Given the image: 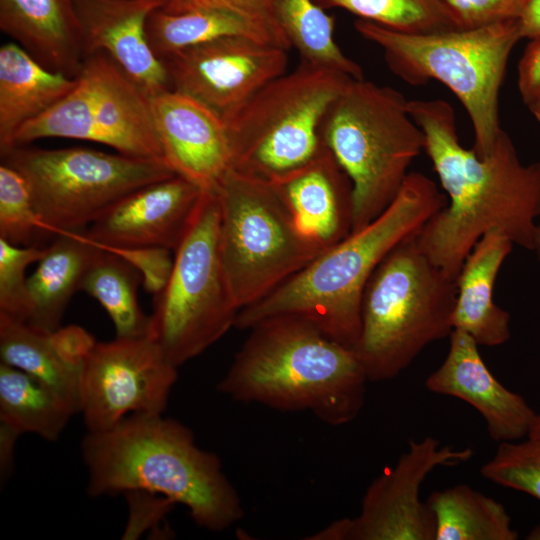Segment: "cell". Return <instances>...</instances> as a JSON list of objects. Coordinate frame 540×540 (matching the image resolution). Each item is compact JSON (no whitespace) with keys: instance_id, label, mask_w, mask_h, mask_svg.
Masks as SVG:
<instances>
[{"instance_id":"1","label":"cell","mask_w":540,"mask_h":540,"mask_svg":"<svg viewBox=\"0 0 540 540\" xmlns=\"http://www.w3.org/2000/svg\"><path fill=\"white\" fill-rule=\"evenodd\" d=\"M425 152L447 204L414 235L420 250L455 281L476 243L492 229L532 250L540 216V162L523 163L502 130L483 156L460 143L456 115L443 99L409 100Z\"/></svg>"},{"instance_id":"2","label":"cell","mask_w":540,"mask_h":540,"mask_svg":"<svg viewBox=\"0 0 540 540\" xmlns=\"http://www.w3.org/2000/svg\"><path fill=\"white\" fill-rule=\"evenodd\" d=\"M447 204L420 172H409L394 201L377 218L321 252L257 302L239 310L234 327L249 330L277 315L303 318L352 349L361 328L364 289L376 267Z\"/></svg>"},{"instance_id":"3","label":"cell","mask_w":540,"mask_h":540,"mask_svg":"<svg viewBox=\"0 0 540 540\" xmlns=\"http://www.w3.org/2000/svg\"><path fill=\"white\" fill-rule=\"evenodd\" d=\"M81 450L92 497L152 492L185 506L199 527L215 532L244 515L217 455L198 447L187 426L162 414H132L107 430L88 432Z\"/></svg>"},{"instance_id":"4","label":"cell","mask_w":540,"mask_h":540,"mask_svg":"<svg viewBox=\"0 0 540 540\" xmlns=\"http://www.w3.org/2000/svg\"><path fill=\"white\" fill-rule=\"evenodd\" d=\"M249 331L220 393L280 411H310L332 426L359 415L369 380L351 348L293 315L266 318Z\"/></svg>"},{"instance_id":"5","label":"cell","mask_w":540,"mask_h":540,"mask_svg":"<svg viewBox=\"0 0 540 540\" xmlns=\"http://www.w3.org/2000/svg\"><path fill=\"white\" fill-rule=\"evenodd\" d=\"M456 281L420 250L414 236L394 247L364 289L352 347L369 382L400 375L431 343L449 337Z\"/></svg>"},{"instance_id":"6","label":"cell","mask_w":540,"mask_h":540,"mask_svg":"<svg viewBox=\"0 0 540 540\" xmlns=\"http://www.w3.org/2000/svg\"><path fill=\"white\" fill-rule=\"evenodd\" d=\"M356 31L383 52L389 69L410 85L436 80L458 98L474 131V151L488 154L503 130L499 92L509 56L521 40L519 21L425 34L358 19Z\"/></svg>"},{"instance_id":"7","label":"cell","mask_w":540,"mask_h":540,"mask_svg":"<svg viewBox=\"0 0 540 540\" xmlns=\"http://www.w3.org/2000/svg\"><path fill=\"white\" fill-rule=\"evenodd\" d=\"M408 102L392 87L351 79L323 119L322 140L352 183V231L394 201L411 163L425 150Z\"/></svg>"},{"instance_id":"8","label":"cell","mask_w":540,"mask_h":540,"mask_svg":"<svg viewBox=\"0 0 540 540\" xmlns=\"http://www.w3.org/2000/svg\"><path fill=\"white\" fill-rule=\"evenodd\" d=\"M214 191L221 266L238 310L268 295L322 252L299 231L271 182L229 169Z\"/></svg>"},{"instance_id":"9","label":"cell","mask_w":540,"mask_h":540,"mask_svg":"<svg viewBox=\"0 0 540 540\" xmlns=\"http://www.w3.org/2000/svg\"><path fill=\"white\" fill-rule=\"evenodd\" d=\"M351 79L300 60L269 82L226 121L231 169L272 181L307 164L325 147L321 124Z\"/></svg>"},{"instance_id":"10","label":"cell","mask_w":540,"mask_h":540,"mask_svg":"<svg viewBox=\"0 0 540 540\" xmlns=\"http://www.w3.org/2000/svg\"><path fill=\"white\" fill-rule=\"evenodd\" d=\"M218 230L217 195L204 191L174 250L168 283L154 296L148 338L177 368L234 327L239 312L221 266Z\"/></svg>"},{"instance_id":"11","label":"cell","mask_w":540,"mask_h":540,"mask_svg":"<svg viewBox=\"0 0 540 540\" xmlns=\"http://www.w3.org/2000/svg\"><path fill=\"white\" fill-rule=\"evenodd\" d=\"M1 162L26 180L45 234L86 230L129 192L176 175L162 161L88 148L16 146Z\"/></svg>"},{"instance_id":"12","label":"cell","mask_w":540,"mask_h":540,"mask_svg":"<svg viewBox=\"0 0 540 540\" xmlns=\"http://www.w3.org/2000/svg\"><path fill=\"white\" fill-rule=\"evenodd\" d=\"M472 448L442 445L432 436L411 440L397 463L368 486L359 514L336 520L312 536L316 540H434L435 521L420 490L438 467L457 466Z\"/></svg>"},{"instance_id":"13","label":"cell","mask_w":540,"mask_h":540,"mask_svg":"<svg viewBox=\"0 0 540 540\" xmlns=\"http://www.w3.org/2000/svg\"><path fill=\"white\" fill-rule=\"evenodd\" d=\"M60 111L71 139L104 144L131 157L165 162L151 95L104 53L84 59L77 84L63 98Z\"/></svg>"},{"instance_id":"14","label":"cell","mask_w":540,"mask_h":540,"mask_svg":"<svg viewBox=\"0 0 540 540\" xmlns=\"http://www.w3.org/2000/svg\"><path fill=\"white\" fill-rule=\"evenodd\" d=\"M177 369L148 337L96 342L79 375V412L88 432L132 414H163Z\"/></svg>"},{"instance_id":"15","label":"cell","mask_w":540,"mask_h":540,"mask_svg":"<svg viewBox=\"0 0 540 540\" xmlns=\"http://www.w3.org/2000/svg\"><path fill=\"white\" fill-rule=\"evenodd\" d=\"M287 52L245 36H227L179 52L163 64L171 89L193 97L226 122L286 73Z\"/></svg>"},{"instance_id":"16","label":"cell","mask_w":540,"mask_h":540,"mask_svg":"<svg viewBox=\"0 0 540 540\" xmlns=\"http://www.w3.org/2000/svg\"><path fill=\"white\" fill-rule=\"evenodd\" d=\"M203 192L179 175L144 185L114 202L86 233L104 250L159 247L174 251Z\"/></svg>"},{"instance_id":"17","label":"cell","mask_w":540,"mask_h":540,"mask_svg":"<svg viewBox=\"0 0 540 540\" xmlns=\"http://www.w3.org/2000/svg\"><path fill=\"white\" fill-rule=\"evenodd\" d=\"M151 107L167 165L203 191L214 190L232 165L226 122L173 89L152 95Z\"/></svg>"},{"instance_id":"18","label":"cell","mask_w":540,"mask_h":540,"mask_svg":"<svg viewBox=\"0 0 540 540\" xmlns=\"http://www.w3.org/2000/svg\"><path fill=\"white\" fill-rule=\"evenodd\" d=\"M425 386L432 393L458 398L475 408L490 438L498 443L528 437L537 415L521 395L495 378L479 345L459 330L449 335L447 355L426 378Z\"/></svg>"},{"instance_id":"19","label":"cell","mask_w":540,"mask_h":540,"mask_svg":"<svg viewBox=\"0 0 540 540\" xmlns=\"http://www.w3.org/2000/svg\"><path fill=\"white\" fill-rule=\"evenodd\" d=\"M167 0H73L84 59L104 53L149 95L170 88L165 65L146 37L149 15Z\"/></svg>"},{"instance_id":"20","label":"cell","mask_w":540,"mask_h":540,"mask_svg":"<svg viewBox=\"0 0 540 540\" xmlns=\"http://www.w3.org/2000/svg\"><path fill=\"white\" fill-rule=\"evenodd\" d=\"M299 231L322 252L352 232V183L326 147L272 181Z\"/></svg>"},{"instance_id":"21","label":"cell","mask_w":540,"mask_h":540,"mask_svg":"<svg viewBox=\"0 0 540 540\" xmlns=\"http://www.w3.org/2000/svg\"><path fill=\"white\" fill-rule=\"evenodd\" d=\"M513 246L502 231H488L467 256L456 280L453 330L467 334L479 346H499L511 337L510 314L495 303L493 291Z\"/></svg>"},{"instance_id":"22","label":"cell","mask_w":540,"mask_h":540,"mask_svg":"<svg viewBox=\"0 0 540 540\" xmlns=\"http://www.w3.org/2000/svg\"><path fill=\"white\" fill-rule=\"evenodd\" d=\"M0 29L45 67L78 76L84 54L73 0H0Z\"/></svg>"},{"instance_id":"23","label":"cell","mask_w":540,"mask_h":540,"mask_svg":"<svg viewBox=\"0 0 540 540\" xmlns=\"http://www.w3.org/2000/svg\"><path fill=\"white\" fill-rule=\"evenodd\" d=\"M104 252L86 230L56 234L28 277L30 311L26 324L43 332L61 327L71 297Z\"/></svg>"},{"instance_id":"24","label":"cell","mask_w":540,"mask_h":540,"mask_svg":"<svg viewBox=\"0 0 540 540\" xmlns=\"http://www.w3.org/2000/svg\"><path fill=\"white\" fill-rule=\"evenodd\" d=\"M77 77L53 71L15 42L0 48V154L13 147L16 133L65 97Z\"/></svg>"},{"instance_id":"25","label":"cell","mask_w":540,"mask_h":540,"mask_svg":"<svg viewBox=\"0 0 540 540\" xmlns=\"http://www.w3.org/2000/svg\"><path fill=\"white\" fill-rule=\"evenodd\" d=\"M227 36H245L279 46L261 26L224 9L169 13L160 8L149 15L146 23L148 44L162 62L186 49Z\"/></svg>"},{"instance_id":"26","label":"cell","mask_w":540,"mask_h":540,"mask_svg":"<svg viewBox=\"0 0 540 540\" xmlns=\"http://www.w3.org/2000/svg\"><path fill=\"white\" fill-rule=\"evenodd\" d=\"M435 521L434 540H516L505 507L468 485L432 492L426 501Z\"/></svg>"},{"instance_id":"27","label":"cell","mask_w":540,"mask_h":540,"mask_svg":"<svg viewBox=\"0 0 540 540\" xmlns=\"http://www.w3.org/2000/svg\"><path fill=\"white\" fill-rule=\"evenodd\" d=\"M1 362L35 377L79 412L80 369L70 365L53 343L50 332L0 314Z\"/></svg>"},{"instance_id":"28","label":"cell","mask_w":540,"mask_h":540,"mask_svg":"<svg viewBox=\"0 0 540 540\" xmlns=\"http://www.w3.org/2000/svg\"><path fill=\"white\" fill-rule=\"evenodd\" d=\"M75 413L61 396L35 377L0 363V421L21 434L33 433L55 441Z\"/></svg>"},{"instance_id":"29","label":"cell","mask_w":540,"mask_h":540,"mask_svg":"<svg viewBox=\"0 0 540 540\" xmlns=\"http://www.w3.org/2000/svg\"><path fill=\"white\" fill-rule=\"evenodd\" d=\"M274 18L300 60L363 79L361 67L334 39V18L315 0H271Z\"/></svg>"},{"instance_id":"30","label":"cell","mask_w":540,"mask_h":540,"mask_svg":"<svg viewBox=\"0 0 540 540\" xmlns=\"http://www.w3.org/2000/svg\"><path fill=\"white\" fill-rule=\"evenodd\" d=\"M140 273L118 255L106 251L85 274L80 291L95 298L109 315L116 338L148 337L150 315L140 308Z\"/></svg>"},{"instance_id":"31","label":"cell","mask_w":540,"mask_h":540,"mask_svg":"<svg viewBox=\"0 0 540 540\" xmlns=\"http://www.w3.org/2000/svg\"><path fill=\"white\" fill-rule=\"evenodd\" d=\"M392 30L425 34L461 28L443 0H315Z\"/></svg>"},{"instance_id":"32","label":"cell","mask_w":540,"mask_h":540,"mask_svg":"<svg viewBox=\"0 0 540 540\" xmlns=\"http://www.w3.org/2000/svg\"><path fill=\"white\" fill-rule=\"evenodd\" d=\"M480 473L488 481L540 500V437L499 443Z\"/></svg>"},{"instance_id":"33","label":"cell","mask_w":540,"mask_h":540,"mask_svg":"<svg viewBox=\"0 0 540 540\" xmlns=\"http://www.w3.org/2000/svg\"><path fill=\"white\" fill-rule=\"evenodd\" d=\"M39 234L45 232L26 180L1 162L0 238L14 245L29 246Z\"/></svg>"},{"instance_id":"34","label":"cell","mask_w":540,"mask_h":540,"mask_svg":"<svg viewBox=\"0 0 540 540\" xmlns=\"http://www.w3.org/2000/svg\"><path fill=\"white\" fill-rule=\"evenodd\" d=\"M46 247L18 246L0 238V314L26 323L30 311V296L26 269L37 263Z\"/></svg>"},{"instance_id":"35","label":"cell","mask_w":540,"mask_h":540,"mask_svg":"<svg viewBox=\"0 0 540 540\" xmlns=\"http://www.w3.org/2000/svg\"><path fill=\"white\" fill-rule=\"evenodd\" d=\"M161 9L169 13L199 9L229 10L261 26L282 48L289 50L291 47L274 18L271 0H167Z\"/></svg>"},{"instance_id":"36","label":"cell","mask_w":540,"mask_h":540,"mask_svg":"<svg viewBox=\"0 0 540 540\" xmlns=\"http://www.w3.org/2000/svg\"><path fill=\"white\" fill-rule=\"evenodd\" d=\"M112 252L130 265L141 275L145 290L153 297L158 295L168 283L174 256L171 250L159 247L110 248Z\"/></svg>"},{"instance_id":"37","label":"cell","mask_w":540,"mask_h":540,"mask_svg":"<svg viewBox=\"0 0 540 540\" xmlns=\"http://www.w3.org/2000/svg\"><path fill=\"white\" fill-rule=\"evenodd\" d=\"M461 28L519 19L526 0H443Z\"/></svg>"},{"instance_id":"38","label":"cell","mask_w":540,"mask_h":540,"mask_svg":"<svg viewBox=\"0 0 540 540\" xmlns=\"http://www.w3.org/2000/svg\"><path fill=\"white\" fill-rule=\"evenodd\" d=\"M129 505V521L123 539H136L145 530L159 524L176 503L152 492L132 490L124 493Z\"/></svg>"},{"instance_id":"39","label":"cell","mask_w":540,"mask_h":540,"mask_svg":"<svg viewBox=\"0 0 540 540\" xmlns=\"http://www.w3.org/2000/svg\"><path fill=\"white\" fill-rule=\"evenodd\" d=\"M50 336L65 361L79 369L97 342L88 331L77 325L59 327L50 332Z\"/></svg>"},{"instance_id":"40","label":"cell","mask_w":540,"mask_h":540,"mask_svg":"<svg viewBox=\"0 0 540 540\" xmlns=\"http://www.w3.org/2000/svg\"><path fill=\"white\" fill-rule=\"evenodd\" d=\"M518 64V90L527 107L540 99V36L529 39Z\"/></svg>"},{"instance_id":"41","label":"cell","mask_w":540,"mask_h":540,"mask_svg":"<svg viewBox=\"0 0 540 540\" xmlns=\"http://www.w3.org/2000/svg\"><path fill=\"white\" fill-rule=\"evenodd\" d=\"M21 433L0 421V476L1 481H6L10 476L14 465V449L17 438Z\"/></svg>"},{"instance_id":"42","label":"cell","mask_w":540,"mask_h":540,"mask_svg":"<svg viewBox=\"0 0 540 540\" xmlns=\"http://www.w3.org/2000/svg\"><path fill=\"white\" fill-rule=\"evenodd\" d=\"M518 21L521 39L540 36V0H526Z\"/></svg>"},{"instance_id":"43","label":"cell","mask_w":540,"mask_h":540,"mask_svg":"<svg viewBox=\"0 0 540 540\" xmlns=\"http://www.w3.org/2000/svg\"><path fill=\"white\" fill-rule=\"evenodd\" d=\"M531 251L535 253L537 260L540 264V223H538L536 227V231L533 238V246H532Z\"/></svg>"},{"instance_id":"44","label":"cell","mask_w":540,"mask_h":540,"mask_svg":"<svg viewBox=\"0 0 540 540\" xmlns=\"http://www.w3.org/2000/svg\"><path fill=\"white\" fill-rule=\"evenodd\" d=\"M528 437H540V413L536 415L532 429Z\"/></svg>"},{"instance_id":"45","label":"cell","mask_w":540,"mask_h":540,"mask_svg":"<svg viewBox=\"0 0 540 540\" xmlns=\"http://www.w3.org/2000/svg\"><path fill=\"white\" fill-rule=\"evenodd\" d=\"M529 540H540V524L535 526L526 537Z\"/></svg>"},{"instance_id":"46","label":"cell","mask_w":540,"mask_h":540,"mask_svg":"<svg viewBox=\"0 0 540 540\" xmlns=\"http://www.w3.org/2000/svg\"><path fill=\"white\" fill-rule=\"evenodd\" d=\"M529 110L534 117L540 122V104H535L529 107Z\"/></svg>"},{"instance_id":"47","label":"cell","mask_w":540,"mask_h":540,"mask_svg":"<svg viewBox=\"0 0 540 540\" xmlns=\"http://www.w3.org/2000/svg\"><path fill=\"white\" fill-rule=\"evenodd\" d=\"M535 104H540V99H539L537 102H535L534 104H532V105H535ZM532 105H530V106H532ZM530 106H529V107H530ZM529 107H528V108H529Z\"/></svg>"}]
</instances>
